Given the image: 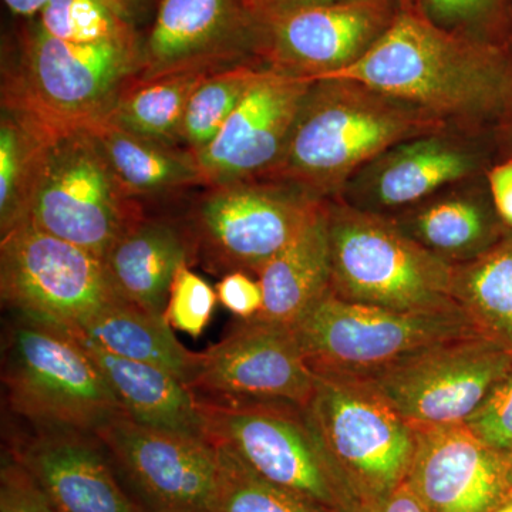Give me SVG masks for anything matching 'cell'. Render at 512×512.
<instances>
[{"mask_svg":"<svg viewBox=\"0 0 512 512\" xmlns=\"http://www.w3.org/2000/svg\"><path fill=\"white\" fill-rule=\"evenodd\" d=\"M0 293L15 315L62 328L120 299L103 259L29 222L0 238Z\"/></svg>","mask_w":512,"mask_h":512,"instance_id":"obj_11","label":"cell"},{"mask_svg":"<svg viewBox=\"0 0 512 512\" xmlns=\"http://www.w3.org/2000/svg\"><path fill=\"white\" fill-rule=\"evenodd\" d=\"M306 413L365 510L407 480L416 429L367 384L315 375Z\"/></svg>","mask_w":512,"mask_h":512,"instance_id":"obj_9","label":"cell"},{"mask_svg":"<svg viewBox=\"0 0 512 512\" xmlns=\"http://www.w3.org/2000/svg\"><path fill=\"white\" fill-rule=\"evenodd\" d=\"M491 512H512V498L511 500L505 501L504 504H501L500 507L495 508V510Z\"/></svg>","mask_w":512,"mask_h":512,"instance_id":"obj_42","label":"cell"},{"mask_svg":"<svg viewBox=\"0 0 512 512\" xmlns=\"http://www.w3.org/2000/svg\"><path fill=\"white\" fill-rule=\"evenodd\" d=\"M67 329L86 336L113 355L161 367L188 382L195 352L178 342L164 316L117 299Z\"/></svg>","mask_w":512,"mask_h":512,"instance_id":"obj_27","label":"cell"},{"mask_svg":"<svg viewBox=\"0 0 512 512\" xmlns=\"http://www.w3.org/2000/svg\"><path fill=\"white\" fill-rule=\"evenodd\" d=\"M117 473L150 512H214L217 451L204 437L121 413L96 431Z\"/></svg>","mask_w":512,"mask_h":512,"instance_id":"obj_13","label":"cell"},{"mask_svg":"<svg viewBox=\"0 0 512 512\" xmlns=\"http://www.w3.org/2000/svg\"><path fill=\"white\" fill-rule=\"evenodd\" d=\"M143 217L89 128H64L47 150L29 224L103 259L121 232Z\"/></svg>","mask_w":512,"mask_h":512,"instance_id":"obj_10","label":"cell"},{"mask_svg":"<svg viewBox=\"0 0 512 512\" xmlns=\"http://www.w3.org/2000/svg\"><path fill=\"white\" fill-rule=\"evenodd\" d=\"M103 262L120 299L164 316L175 274L192 264L190 239L173 222L141 217L121 232Z\"/></svg>","mask_w":512,"mask_h":512,"instance_id":"obj_21","label":"cell"},{"mask_svg":"<svg viewBox=\"0 0 512 512\" xmlns=\"http://www.w3.org/2000/svg\"><path fill=\"white\" fill-rule=\"evenodd\" d=\"M488 188L498 217L512 228V160L488 173Z\"/></svg>","mask_w":512,"mask_h":512,"instance_id":"obj_38","label":"cell"},{"mask_svg":"<svg viewBox=\"0 0 512 512\" xmlns=\"http://www.w3.org/2000/svg\"><path fill=\"white\" fill-rule=\"evenodd\" d=\"M451 293L481 336L512 350V237L454 266Z\"/></svg>","mask_w":512,"mask_h":512,"instance_id":"obj_28","label":"cell"},{"mask_svg":"<svg viewBox=\"0 0 512 512\" xmlns=\"http://www.w3.org/2000/svg\"><path fill=\"white\" fill-rule=\"evenodd\" d=\"M67 330L100 367L131 419L157 429L207 439L197 399L183 380L161 367L113 355L86 336Z\"/></svg>","mask_w":512,"mask_h":512,"instance_id":"obj_22","label":"cell"},{"mask_svg":"<svg viewBox=\"0 0 512 512\" xmlns=\"http://www.w3.org/2000/svg\"><path fill=\"white\" fill-rule=\"evenodd\" d=\"M0 512H57L25 468L3 457L0 468Z\"/></svg>","mask_w":512,"mask_h":512,"instance_id":"obj_35","label":"cell"},{"mask_svg":"<svg viewBox=\"0 0 512 512\" xmlns=\"http://www.w3.org/2000/svg\"><path fill=\"white\" fill-rule=\"evenodd\" d=\"M495 215L497 211L483 195L463 190L437 192L393 221L421 247L456 266L497 244Z\"/></svg>","mask_w":512,"mask_h":512,"instance_id":"obj_24","label":"cell"},{"mask_svg":"<svg viewBox=\"0 0 512 512\" xmlns=\"http://www.w3.org/2000/svg\"><path fill=\"white\" fill-rule=\"evenodd\" d=\"M480 153L467 141L443 133L402 141L373 158L346 183V204L373 214L412 208L437 192L468 180Z\"/></svg>","mask_w":512,"mask_h":512,"instance_id":"obj_19","label":"cell"},{"mask_svg":"<svg viewBox=\"0 0 512 512\" xmlns=\"http://www.w3.org/2000/svg\"><path fill=\"white\" fill-rule=\"evenodd\" d=\"M390 0L311 6L259 20L269 69L319 80L369 52L392 25Z\"/></svg>","mask_w":512,"mask_h":512,"instance_id":"obj_15","label":"cell"},{"mask_svg":"<svg viewBox=\"0 0 512 512\" xmlns=\"http://www.w3.org/2000/svg\"><path fill=\"white\" fill-rule=\"evenodd\" d=\"M3 2L6 3V6H8L15 15L26 16V18H28V16L39 15L53 0H3ZM107 2L113 3L114 6H117V8L124 10V12L130 15L133 0H107Z\"/></svg>","mask_w":512,"mask_h":512,"instance_id":"obj_41","label":"cell"},{"mask_svg":"<svg viewBox=\"0 0 512 512\" xmlns=\"http://www.w3.org/2000/svg\"><path fill=\"white\" fill-rule=\"evenodd\" d=\"M8 454L57 512H150L124 490L96 434L29 427L10 437Z\"/></svg>","mask_w":512,"mask_h":512,"instance_id":"obj_18","label":"cell"},{"mask_svg":"<svg viewBox=\"0 0 512 512\" xmlns=\"http://www.w3.org/2000/svg\"><path fill=\"white\" fill-rule=\"evenodd\" d=\"M264 70L235 64L211 73L195 90L180 131V141L192 154L212 143Z\"/></svg>","mask_w":512,"mask_h":512,"instance_id":"obj_30","label":"cell"},{"mask_svg":"<svg viewBox=\"0 0 512 512\" xmlns=\"http://www.w3.org/2000/svg\"><path fill=\"white\" fill-rule=\"evenodd\" d=\"M414 429L406 481L430 512H491L511 500L512 454L488 446L464 423Z\"/></svg>","mask_w":512,"mask_h":512,"instance_id":"obj_16","label":"cell"},{"mask_svg":"<svg viewBox=\"0 0 512 512\" xmlns=\"http://www.w3.org/2000/svg\"><path fill=\"white\" fill-rule=\"evenodd\" d=\"M50 36L72 43L134 40L130 15L107 0H53L39 13Z\"/></svg>","mask_w":512,"mask_h":512,"instance_id":"obj_32","label":"cell"},{"mask_svg":"<svg viewBox=\"0 0 512 512\" xmlns=\"http://www.w3.org/2000/svg\"><path fill=\"white\" fill-rule=\"evenodd\" d=\"M446 121L346 79L312 83L284 153L264 178L323 198L340 192L373 158L402 141L443 131Z\"/></svg>","mask_w":512,"mask_h":512,"instance_id":"obj_2","label":"cell"},{"mask_svg":"<svg viewBox=\"0 0 512 512\" xmlns=\"http://www.w3.org/2000/svg\"><path fill=\"white\" fill-rule=\"evenodd\" d=\"M140 63L136 39L72 43L36 23L26 37L19 72L3 79L2 99L23 104L57 126L87 128L109 114Z\"/></svg>","mask_w":512,"mask_h":512,"instance_id":"obj_8","label":"cell"},{"mask_svg":"<svg viewBox=\"0 0 512 512\" xmlns=\"http://www.w3.org/2000/svg\"><path fill=\"white\" fill-rule=\"evenodd\" d=\"M66 127L16 101L2 99L0 116V238L29 220L47 150Z\"/></svg>","mask_w":512,"mask_h":512,"instance_id":"obj_25","label":"cell"},{"mask_svg":"<svg viewBox=\"0 0 512 512\" xmlns=\"http://www.w3.org/2000/svg\"><path fill=\"white\" fill-rule=\"evenodd\" d=\"M197 402L207 439L234 450L261 476L325 512H365L306 407L255 400Z\"/></svg>","mask_w":512,"mask_h":512,"instance_id":"obj_5","label":"cell"},{"mask_svg":"<svg viewBox=\"0 0 512 512\" xmlns=\"http://www.w3.org/2000/svg\"><path fill=\"white\" fill-rule=\"evenodd\" d=\"M497 0H423L431 22L450 30L473 25L494 8Z\"/></svg>","mask_w":512,"mask_h":512,"instance_id":"obj_37","label":"cell"},{"mask_svg":"<svg viewBox=\"0 0 512 512\" xmlns=\"http://www.w3.org/2000/svg\"><path fill=\"white\" fill-rule=\"evenodd\" d=\"M10 412L35 429L96 433L126 413L79 339L52 323L15 315L3 342Z\"/></svg>","mask_w":512,"mask_h":512,"instance_id":"obj_3","label":"cell"},{"mask_svg":"<svg viewBox=\"0 0 512 512\" xmlns=\"http://www.w3.org/2000/svg\"><path fill=\"white\" fill-rule=\"evenodd\" d=\"M217 301V291L200 275L194 274L190 264H184L171 284L164 319L171 329L200 338L211 322Z\"/></svg>","mask_w":512,"mask_h":512,"instance_id":"obj_33","label":"cell"},{"mask_svg":"<svg viewBox=\"0 0 512 512\" xmlns=\"http://www.w3.org/2000/svg\"><path fill=\"white\" fill-rule=\"evenodd\" d=\"M87 128L131 200L204 184L197 158L188 148L137 136L104 120Z\"/></svg>","mask_w":512,"mask_h":512,"instance_id":"obj_26","label":"cell"},{"mask_svg":"<svg viewBox=\"0 0 512 512\" xmlns=\"http://www.w3.org/2000/svg\"><path fill=\"white\" fill-rule=\"evenodd\" d=\"M323 202L305 188L268 178L214 185L184 227L192 262L214 274L258 275L291 244Z\"/></svg>","mask_w":512,"mask_h":512,"instance_id":"obj_7","label":"cell"},{"mask_svg":"<svg viewBox=\"0 0 512 512\" xmlns=\"http://www.w3.org/2000/svg\"><path fill=\"white\" fill-rule=\"evenodd\" d=\"M212 444L217 451L214 512H325L261 476L225 444Z\"/></svg>","mask_w":512,"mask_h":512,"instance_id":"obj_31","label":"cell"},{"mask_svg":"<svg viewBox=\"0 0 512 512\" xmlns=\"http://www.w3.org/2000/svg\"><path fill=\"white\" fill-rule=\"evenodd\" d=\"M252 22L242 0H161L133 80L225 69Z\"/></svg>","mask_w":512,"mask_h":512,"instance_id":"obj_20","label":"cell"},{"mask_svg":"<svg viewBox=\"0 0 512 512\" xmlns=\"http://www.w3.org/2000/svg\"><path fill=\"white\" fill-rule=\"evenodd\" d=\"M217 70H190L156 79L130 80L104 121L137 136L177 144L192 94Z\"/></svg>","mask_w":512,"mask_h":512,"instance_id":"obj_29","label":"cell"},{"mask_svg":"<svg viewBox=\"0 0 512 512\" xmlns=\"http://www.w3.org/2000/svg\"><path fill=\"white\" fill-rule=\"evenodd\" d=\"M511 498H512V495H511Z\"/></svg>","mask_w":512,"mask_h":512,"instance_id":"obj_43","label":"cell"},{"mask_svg":"<svg viewBox=\"0 0 512 512\" xmlns=\"http://www.w3.org/2000/svg\"><path fill=\"white\" fill-rule=\"evenodd\" d=\"M313 82L265 69L218 136L194 154L204 184L214 187L264 178L284 153Z\"/></svg>","mask_w":512,"mask_h":512,"instance_id":"obj_17","label":"cell"},{"mask_svg":"<svg viewBox=\"0 0 512 512\" xmlns=\"http://www.w3.org/2000/svg\"><path fill=\"white\" fill-rule=\"evenodd\" d=\"M511 369L512 350L477 335L437 343L359 382L412 426H444L464 423Z\"/></svg>","mask_w":512,"mask_h":512,"instance_id":"obj_12","label":"cell"},{"mask_svg":"<svg viewBox=\"0 0 512 512\" xmlns=\"http://www.w3.org/2000/svg\"><path fill=\"white\" fill-rule=\"evenodd\" d=\"M329 202L313 212L295 239L259 272L262 311L252 319L292 328L330 289Z\"/></svg>","mask_w":512,"mask_h":512,"instance_id":"obj_23","label":"cell"},{"mask_svg":"<svg viewBox=\"0 0 512 512\" xmlns=\"http://www.w3.org/2000/svg\"><path fill=\"white\" fill-rule=\"evenodd\" d=\"M187 386L197 399L306 407L315 390V375L291 328L245 319L220 342L194 353Z\"/></svg>","mask_w":512,"mask_h":512,"instance_id":"obj_14","label":"cell"},{"mask_svg":"<svg viewBox=\"0 0 512 512\" xmlns=\"http://www.w3.org/2000/svg\"><path fill=\"white\" fill-rule=\"evenodd\" d=\"M330 292L343 301L400 312L446 311L454 266L421 247L393 218L329 204Z\"/></svg>","mask_w":512,"mask_h":512,"instance_id":"obj_4","label":"cell"},{"mask_svg":"<svg viewBox=\"0 0 512 512\" xmlns=\"http://www.w3.org/2000/svg\"><path fill=\"white\" fill-rule=\"evenodd\" d=\"M357 2V0H242L245 9L255 22L311 6L333 5V3Z\"/></svg>","mask_w":512,"mask_h":512,"instance_id":"obj_39","label":"cell"},{"mask_svg":"<svg viewBox=\"0 0 512 512\" xmlns=\"http://www.w3.org/2000/svg\"><path fill=\"white\" fill-rule=\"evenodd\" d=\"M215 291L221 305L242 320L255 318L264 306L262 286L247 272H231L222 276Z\"/></svg>","mask_w":512,"mask_h":512,"instance_id":"obj_36","label":"cell"},{"mask_svg":"<svg viewBox=\"0 0 512 512\" xmlns=\"http://www.w3.org/2000/svg\"><path fill=\"white\" fill-rule=\"evenodd\" d=\"M464 424L488 446L512 454V369L491 387Z\"/></svg>","mask_w":512,"mask_h":512,"instance_id":"obj_34","label":"cell"},{"mask_svg":"<svg viewBox=\"0 0 512 512\" xmlns=\"http://www.w3.org/2000/svg\"><path fill=\"white\" fill-rule=\"evenodd\" d=\"M323 79L365 84L444 121L491 116L507 106L512 93L510 69L497 50L413 10L397 12L362 59Z\"/></svg>","mask_w":512,"mask_h":512,"instance_id":"obj_1","label":"cell"},{"mask_svg":"<svg viewBox=\"0 0 512 512\" xmlns=\"http://www.w3.org/2000/svg\"><path fill=\"white\" fill-rule=\"evenodd\" d=\"M291 329L315 375L356 380L437 343L480 335L460 308L392 311L343 301L330 289Z\"/></svg>","mask_w":512,"mask_h":512,"instance_id":"obj_6","label":"cell"},{"mask_svg":"<svg viewBox=\"0 0 512 512\" xmlns=\"http://www.w3.org/2000/svg\"><path fill=\"white\" fill-rule=\"evenodd\" d=\"M365 512H430V510L419 495L414 493L410 484L404 481L383 500L369 505Z\"/></svg>","mask_w":512,"mask_h":512,"instance_id":"obj_40","label":"cell"}]
</instances>
